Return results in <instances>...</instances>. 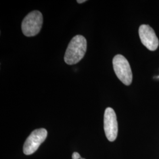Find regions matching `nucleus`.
<instances>
[{
    "mask_svg": "<svg viewBox=\"0 0 159 159\" xmlns=\"http://www.w3.org/2000/svg\"><path fill=\"white\" fill-rule=\"evenodd\" d=\"M43 22L42 14L39 11H33L23 20L21 29L27 37H33L40 33Z\"/></svg>",
    "mask_w": 159,
    "mask_h": 159,
    "instance_id": "f03ea898",
    "label": "nucleus"
},
{
    "mask_svg": "<svg viewBox=\"0 0 159 159\" xmlns=\"http://www.w3.org/2000/svg\"><path fill=\"white\" fill-rule=\"evenodd\" d=\"M87 41L84 37L77 35L68 44L64 56V61L68 65L79 63L84 56L87 50Z\"/></svg>",
    "mask_w": 159,
    "mask_h": 159,
    "instance_id": "f257e3e1",
    "label": "nucleus"
},
{
    "mask_svg": "<svg viewBox=\"0 0 159 159\" xmlns=\"http://www.w3.org/2000/svg\"><path fill=\"white\" fill-rule=\"evenodd\" d=\"M113 66L118 79L124 84L130 85L133 80V74L130 64L125 57L120 54L116 55L113 60Z\"/></svg>",
    "mask_w": 159,
    "mask_h": 159,
    "instance_id": "7ed1b4c3",
    "label": "nucleus"
},
{
    "mask_svg": "<svg viewBox=\"0 0 159 159\" xmlns=\"http://www.w3.org/2000/svg\"><path fill=\"white\" fill-rule=\"evenodd\" d=\"M139 37L143 44L148 50L155 51L159 47V41L156 33L150 26L143 24L139 30Z\"/></svg>",
    "mask_w": 159,
    "mask_h": 159,
    "instance_id": "423d86ee",
    "label": "nucleus"
},
{
    "mask_svg": "<svg viewBox=\"0 0 159 159\" xmlns=\"http://www.w3.org/2000/svg\"><path fill=\"white\" fill-rule=\"evenodd\" d=\"M156 78H157V79H159V76H157V77H156Z\"/></svg>",
    "mask_w": 159,
    "mask_h": 159,
    "instance_id": "1a4fd4ad",
    "label": "nucleus"
},
{
    "mask_svg": "<svg viewBox=\"0 0 159 159\" xmlns=\"http://www.w3.org/2000/svg\"><path fill=\"white\" fill-rule=\"evenodd\" d=\"M81 159H83V158H81Z\"/></svg>",
    "mask_w": 159,
    "mask_h": 159,
    "instance_id": "9d476101",
    "label": "nucleus"
},
{
    "mask_svg": "<svg viewBox=\"0 0 159 159\" xmlns=\"http://www.w3.org/2000/svg\"><path fill=\"white\" fill-rule=\"evenodd\" d=\"M87 1L86 0H77V2H78V3H79V4H81V3H83V2H86Z\"/></svg>",
    "mask_w": 159,
    "mask_h": 159,
    "instance_id": "6e6552de",
    "label": "nucleus"
},
{
    "mask_svg": "<svg viewBox=\"0 0 159 159\" xmlns=\"http://www.w3.org/2000/svg\"><path fill=\"white\" fill-rule=\"evenodd\" d=\"M81 157L79 153L77 152H74L72 155V159H81Z\"/></svg>",
    "mask_w": 159,
    "mask_h": 159,
    "instance_id": "0eeeda50",
    "label": "nucleus"
},
{
    "mask_svg": "<svg viewBox=\"0 0 159 159\" xmlns=\"http://www.w3.org/2000/svg\"><path fill=\"white\" fill-rule=\"evenodd\" d=\"M104 129L110 142H114L117 136L118 124L116 114L111 107L106 108L104 115Z\"/></svg>",
    "mask_w": 159,
    "mask_h": 159,
    "instance_id": "39448f33",
    "label": "nucleus"
},
{
    "mask_svg": "<svg viewBox=\"0 0 159 159\" xmlns=\"http://www.w3.org/2000/svg\"><path fill=\"white\" fill-rule=\"evenodd\" d=\"M47 136V131L45 129H39L33 131L26 139L23 146V152L25 155H30L35 152L41 143Z\"/></svg>",
    "mask_w": 159,
    "mask_h": 159,
    "instance_id": "20e7f679",
    "label": "nucleus"
}]
</instances>
